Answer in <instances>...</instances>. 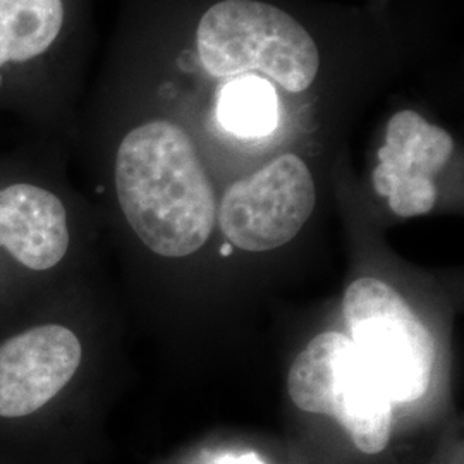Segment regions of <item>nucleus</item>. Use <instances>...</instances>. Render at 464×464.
<instances>
[{"instance_id":"obj_1","label":"nucleus","mask_w":464,"mask_h":464,"mask_svg":"<svg viewBox=\"0 0 464 464\" xmlns=\"http://www.w3.org/2000/svg\"><path fill=\"white\" fill-rule=\"evenodd\" d=\"M63 285L0 316V464H64V410L86 362Z\"/></svg>"},{"instance_id":"obj_2","label":"nucleus","mask_w":464,"mask_h":464,"mask_svg":"<svg viewBox=\"0 0 464 464\" xmlns=\"http://www.w3.org/2000/svg\"><path fill=\"white\" fill-rule=\"evenodd\" d=\"M117 208L136 239L162 258H184L214 229L216 193L189 133L164 116L126 121L111 153Z\"/></svg>"},{"instance_id":"obj_3","label":"nucleus","mask_w":464,"mask_h":464,"mask_svg":"<svg viewBox=\"0 0 464 464\" xmlns=\"http://www.w3.org/2000/svg\"><path fill=\"white\" fill-rule=\"evenodd\" d=\"M88 0H0V122L64 143L74 128Z\"/></svg>"},{"instance_id":"obj_4","label":"nucleus","mask_w":464,"mask_h":464,"mask_svg":"<svg viewBox=\"0 0 464 464\" xmlns=\"http://www.w3.org/2000/svg\"><path fill=\"white\" fill-rule=\"evenodd\" d=\"M61 150L63 143L23 140L0 151V316L63 285L76 208Z\"/></svg>"},{"instance_id":"obj_5","label":"nucleus","mask_w":464,"mask_h":464,"mask_svg":"<svg viewBox=\"0 0 464 464\" xmlns=\"http://www.w3.org/2000/svg\"><path fill=\"white\" fill-rule=\"evenodd\" d=\"M203 69L216 78L262 74L287 93H303L320 71L315 38L281 7L262 0H220L197 26Z\"/></svg>"},{"instance_id":"obj_6","label":"nucleus","mask_w":464,"mask_h":464,"mask_svg":"<svg viewBox=\"0 0 464 464\" xmlns=\"http://www.w3.org/2000/svg\"><path fill=\"white\" fill-rule=\"evenodd\" d=\"M287 391L299 410L335 418L362 452L379 454L387 448L392 402L348 335L325 332L314 337L289 370Z\"/></svg>"},{"instance_id":"obj_7","label":"nucleus","mask_w":464,"mask_h":464,"mask_svg":"<svg viewBox=\"0 0 464 464\" xmlns=\"http://www.w3.org/2000/svg\"><path fill=\"white\" fill-rule=\"evenodd\" d=\"M351 343L391 402H413L430 385V332L389 284L363 277L344 295Z\"/></svg>"},{"instance_id":"obj_8","label":"nucleus","mask_w":464,"mask_h":464,"mask_svg":"<svg viewBox=\"0 0 464 464\" xmlns=\"http://www.w3.org/2000/svg\"><path fill=\"white\" fill-rule=\"evenodd\" d=\"M315 205L310 167L298 155L284 153L232 184L220 203L218 220L234 246L270 251L303 229Z\"/></svg>"},{"instance_id":"obj_9","label":"nucleus","mask_w":464,"mask_h":464,"mask_svg":"<svg viewBox=\"0 0 464 464\" xmlns=\"http://www.w3.org/2000/svg\"><path fill=\"white\" fill-rule=\"evenodd\" d=\"M452 153L454 140L444 128L411 109L399 111L385 128L373 188L396 216H425L437 201L435 178Z\"/></svg>"},{"instance_id":"obj_10","label":"nucleus","mask_w":464,"mask_h":464,"mask_svg":"<svg viewBox=\"0 0 464 464\" xmlns=\"http://www.w3.org/2000/svg\"><path fill=\"white\" fill-rule=\"evenodd\" d=\"M217 114L227 131L243 138L272 133L279 121L276 90L258 76L227 84L218 99Z\"/></svg>"},{"instance_id":"obj_11","label":"nucleus","mask_w":464,"mask_h":464,"mask_svg":"<svg viewBox=\"0 0 464 464\" xmlns=\"http://www.w3.org/2000/svg\"><path fill=\"white\" fill-rule=\"evenodd\" d=\"M217 464H262L258 459H256V456H253V454H245V456H224L222 459H218Z\"/></svg>"}]
</instances>
